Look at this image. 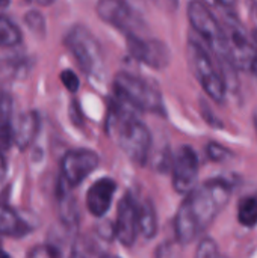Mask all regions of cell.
Instances as JSON below:
<instances>
[{
  "label": "cell",
  "mask_w": 257,
  "mask_h": 258,
  "mask_svg": "<svg viewBox=\"0 0 257 258\" xmlns=\"http://www.w3.org/2000/svg\"><path fill=\"white\" fill-rule=\"evenodd\" d=\"M238 219L239 224L248 228L257 225V197H248L241 200L238 206Z\"/></svg>",
  "instance_id": "obj_18"
},
{
  "label": "cell",
  "mask_w": 257,
  "mask_h": 258,
  "mask_svg": "<svg viewBox=\"0 0 257 258\" xmlns=\"http://www.w3.org/2000/svg\"><path fill=\"white\" fill-rule=\"evenodd\" d=\"M230 197L232 186L223 178H214L203 183L200 187H195L186 195V200L176 213V239L182 245L194 242L211 227L229 204Z\"/></svg>",
  "instance_id": "obj_1"
},
{
  "label": "cell",
  "mask_w": 257,
  "mask_h": 258,
  "mask_svg": "<svg viewBox=\"0 0 257 258\" xmlns=\"http://www.w3.org/2000/svg\"><path fill=\"white\" fill-rule=\"evenodd\" d=\"M0 258H11V257H9L5 251H2V249H0Z\"/></svg>",
  "instance_id": "obj_34"
},
{
  "label": "cell",
  "mask_w": 257,
  "mask_h": 258,
  "mask_svg": "<svg viewBox=\"0 0 257 258\" xmlns=\"http://www.w3.org/2000/svg\"><path fill=\"white\" fill-rule=\"evenodd\" d=\"M111 119L120 148L135 165H144L151 148V135L147 125L133 113V107L120 98L112 106Z\"/></svg>",
  "instance_id": "obj_2"
},
{
  "label": "cell",
  "mask_w": 257,
  "mask_h": 258,
  "mask_svg": "<svg viewBox=\"0 0 257 258\" xmlns=\"http://www.w3.org/2000/svg\"><path fill=\"white\" fill-rule=\"evenodd\" d=\"M65 45L76 57L82 71L94 80L105 76V60L98 41L85 26H74L65 36Z\"/></svg>",
  "instance_id": "obj_5"
},
{
  "label": "cell",
  "mask_w": 257,
  "mask_h": 258,
  "mask_svg": "<svg viewBox=\"0 0 257 258\" xmlns=\"http://www.w3.org/2000/svg\"><path fill=\"white\" fill-rule=\"evenodd\" d=\"M38 130H39V118L36 112L29 110V112L21 113L15 125L12 127L15 145L21 150H26L36 138Z\"/></svg>",
  "instance_id": "obj_14"
},
{
  "label": "cell",
  "mask_w": 257,
  "mask_h": 258,
  "mask_svg": "<svg viewBox=\"0 0 257 258\" xmlns=\"http://www.w3.org/2000/svg\"><path fill=\"white\" fill-rule=\"evenodd\" d=\"M129 53L141 63L153 68L164 70L170 65L171 53L165 42L153 38H144L139 35L126 36Z\"/></svg>",
  "instance_id": "obj_9"
},
{
  "label": "cell",
  "mask_w": 257,
  "mask_h": 258,
  "mask_svg": "<svg viewBox=\"0 0 257 258\" xmlns=\"http://www.w3.org/2000/svg\"><path fill=\"white\" fill-rule=\"evenodd\" d=\"M254 127H256V132H257V109L254 110Z\"/></svg>",
  "instance_id": "obj_35"
},
{
  "label": "cell",
  "mask_w": 257,
  "mask_h": 258,
  "mask_svg": "<svg viewBox=\"0 0 257 258\" xmlns=\"http://www.w3.org/2000/svg\"><path fill=\"white\" fill-rule=\"evenodd\" d=\"M100 165V157L91 150H71L61 163L62 178L71 187L79 186Z\"/></svg>",
  "instance_id": "obj_11"
},
{
  "label": "cell",
  "mask_w": 257,
  "mask_h": 258,
  "mask_svg": "<svg viewBox=\"0 0 257 258\" xmlns=\"http://www.w3.org/2000/svg\"><path fill=\"white\" fill-rule=\"evenodd\" d=\"M97 15L126 36L139 35L142 21L126 0H98Z\"/></svg>",
  "instance_id": "obj_8"
},
{
  "label": "cell",
  "mask_w": 257,
  "mask_h": 258,
  "mask_svg": "<svg viewBox=\"0 0 257 258\" xmlns=\"http://www.w3.org/2000/svg\"><path fill=\"white\" fill-rule=\"evenodd\" d=\"M220 252H218V246L215 243V240L206 237L200 242L197 252H195V258H220Z\"/></svg>",
  "instance_id": "obj_24"
},
{
  "label": "cell",
  "mask_w": 257,
  "mask_h": 258,
  "mask_svg": "<svg viewBox=\"0 0 257 258\" xmlns=\"http://www.w3.org/2000/svg\"><path fill=\"white\" fill-rule=\"evenodd\" d=\"M221 24L226 35L229 62L239 70H251L256 54L253 35L247 33L244 24L236 17H226Z\"/></svg>",
  "instance_id": "obj_7"
},
{
  "label": "cell",
  "mask_w": 257,
  "mask_h": 258,
  "mask_svg": "<svg viewBox=\"0 0 257 258\" xmlns=\"http://www.w3.org/2000/svg\"><path fill=\"white\" fill-rule=\"evenodd\" d=\"M14 142V132L9 119L0 118V151L5 153L9 150L11 144Z\"/></svg>",
  "instance_id": "obj_25"
},
{
  "label": "cell",
  "mask_w": 257,
  "mask_h": 258,
  "mask_svg": "<svg viewBox=\"0 0 257 258\" xmlns=\"http://www.w3.org/2000/svg\"><path fill=\"white\" fill-rule=\"evenodd\" d=\"M6 174V162H5V157H3V153L0 151V181L3 180Z\"/></svg>",
  "instance_id": "obj_30"
},
{
  "label": "cell",
  "mask_w": 257,
  "mask_h": 258,
  "mask_svg": "<svg viewBox=\"0 0 257 258\" xmlns=\"http://www.w3.org/2000/svg\"><path fill=\"white\" fill-rule=\"evenodd\" d=\"M0 68L6 76H11L14 79H23L27 74V62L26 59H21V57L5 59Z\"/></svg>",
  "instance_id": "obj_20"
},
{
  "label": "cell",
  "mask_w": 257,
  "mask_h": 258,
  "mask_svg": "<svg viewBox=\"0 0 257 258\" xmlns=\"http://www.w3.org/2000/svg\"><path fill=\"white\" fill-rule=\"evenodd\" d=\"M29 2H33L36 5H41V6H47V5H52L53 0H29Z\"/></svg>",
  "instance_id": "obj_32"
},
{
  "label": "cell",
  "mask_w": 257,
  "mask_h": 258,
  "mask_svg": "<svg viewBox=\"0 0 257 258\" xmlns=\"http://www.w3.org/2000/svg\"><path fill=\"white\" fill-rule=\"evenodd\" d=\"M206 153H208V157L214 162H223L230 156V151L218 144H209L206 148Z\"/></svg>",
  "instance_id": "obj_27"
},
{
  "label": "cell",
  "mask_w": 257,
  "mask_h": 258,
  "mask_svg": "<svg viewBox=\"0 0 257 258\" xmlns=\"http://www.w3.org/2000/svg\"><path fill=\"white\" fill-rule=\"evenodd\" d=\"M139 233V206L130 194H126L117 212V224H115V236L117 239L127 248H130Z\"/></svg>",
  "instance_id": "obj_12"
},
{
  "label": "cell",
  "mask_w": 257,
  "mask_h": 258,
  "mask_svg": "<svg viewBox=\"0 0 257 258\" xmlns=\"http://www.w3.org/2000/svg\"><path fill=\"white\" fill-rule=\"evenodd\" d=\"M115 97L127 103L135 110L161 113L164 112V100L161 91L147 79L130 74L118 73L114 79Z\"/></svg>",
  "instance_id": "obj_3"
},
{
  "label": "cell",
  "mask_w": 257,
  "mask_h": 258,
  "mask_svg": "<svg viewBox=\"0 0 257 258\" xmlns=\"http://www.w3.org/2000/svg\"><path fill=\"white\" fill-rule=\"evenodd\" d=\"M32 228L29 222H26L8 204L0 203V234L11 237H23Z\"/></svg>",
  "instance_id": "obj_15"
},
{
  "label": "cell",
  "mask_w": 257,
  "mask_h": 258,
  "mask_svg": "<svg viewBox=\"0 0 257 258\" xmlns=\"http://www.w3.org/2000/svg\"><path fill=\"white\" fill-rule=\"evenodd\" d=\"M173 186L177 194L188 195L197 186L198 178V157L197 153L183 145L173 157Z\"/></svg>",
  "instance_id": "obj_10"
},
{
  "label": "cell",
  "mask_w": 257,
  "mask_h": 258,
  "mask_svg": "<svg viewBox=\"0 0 257 258\" xmlns=\"http://www.w3.org/2000/svg\"><path fill=\"white\" fill-rule=\"evenodd\" d=\"M253 39H254V45H256V54H254V59H253L251 71L254 73V76L257 77V30H254V32H253Z\"/></svg>",
  "instance_id": "obj_29"
},
{
  "label": "cell",
  "mask_w": 257,
  "mask_h": 258,
  "mask_svg": "<svg viewBox=\"0 0 257 258\" xmlns=\"http://www.w3.org/2000/svg\"><path fill=\"white\" fill-rule=\"evenodd\" d=\"M61 82L64 83V86L70 91V92H76L79 89L80 80L77 77V74L71 70H64L61 73Z\"/></svg>",
  "instance_id": "obj_28"
},
{
  "label": "cell",
  "mask_w": 257,
  "mask_h": 258,
  "mask_svg": "<svg viewBox=\"0 0 257 258\" xmlns=\"http://www.w3.org/2000/svg\"><path fill=\"white\" fill-rule=\"evenodd\" d=\"M186 56L189 68L201 85L203 91L217 103H223L226 100L227 86L224 76L212 59V54L197 41H189L186 47Z\"/></svg>",
  "instance_id": "obj_4"
},
{
  "label": "cell",
  "mask_w": 257,
  "mask_h": 258,
  "mask_svg": "<svg viewBox=\"0 0 257 258\" xmlns=\"http://www.w3.org/2000/svg\"><path fill=\"white\" fill-rule=\"evenodd\" d=\"M220 258H224V257H220Z\"/></svg>",
  "instance_id": "obj_36"
},
{
  "label": "cell",
  "mask_w": 257,
  "mask_h": 258,
  "mask_svg": "<svg viewBox=\"0 0 257 258\" xmlns=\"http://www.w3.org/2000/svg\"><path fill=\"white\" fill-rule=\"evenodd\" d=\"M68 258H108L105 249L92 236L80 234L76 236L71 245Z\"/></svg>",
  "instance_id": "obj_16"
},
{
  "label": "cell",
  "mask_w": 257,
  "mask_h": 258,
  "mask_svg": "<svg viewBox=\"0 0 257 258\" xmlns=\"http://www.w3.org/2000/svg\"><path fill=\"white\" fill-rule=\"evenodd\" d=\"M115 190H117V183L112 178L105 177L97 180L86 194V207L89 213L95 218L105 216L112 204Z\"/></svg>",
  "instance_id": "obj_13"
},
{
  "label": "cell",
  "mask_w": 257,
  "mask_h": 258,
  "mask_svg": "<svg viewBox=\"0 0 257 258\" xmlns=\"http://www.w3.org/2000/svg\"><path fill=\"white\" fill-rule=\"evenodd\" d=\"M12 112V98L5 85L0 82V118L9 119Z\"/></svg>",
  "instance_id": "obj_26"
},
{
  "label": "cell",
  "mask_w": 257,
  "mask_h": 258,
  "mask_svg": "<svg viewBox=\"0 0 257 258\" xmlns=\"http://www.w3.org/2000/svg\"><path fill=\"white\" fill-rule=\"evenodd\" d=\"M27 258H62V248L55 243L39 245L29 252Z\"/></svg>",
  "instance_id": "obj_22"
},
{
  "label": "cell",
  "mask_w": 257,
  "mask_h": 258,
  "mask_svg": "<svg viewBox=\"0 0 257 258\" xmlns=\"http://www.w3.org/2000/svg\"><path fill=\"white\" fill-rule=\"evenodd\" d=\"M21 41V33L18 27L6 17L0 15V47L9 48L15 47Z\"/></svg>",
  "instance_id": "obj_19"
},
{
  "label": "cell",
  "mask_w": 257,
  "mask_h": 258,
  "mask_svg": "<svg viewBox=\"0 0 257 258\" xmlns=\"http://www.w3.org/2000/svg\"><path fill=\"white\" fill-rule=\"evenodd\" d=\"M188 20L192 29L208 42V45L220 57V60L229 62L223 24L208 8V5L200 0H191L188 5Z\"/></svg>",
  "instance_id": "obj_6"
},
{
  "label": "cell",
  "mask_w": 257,
  "mask_h": 258,
  "mask_svg": "<svg viewBox=\"0 0 257 258\" xmlns=\"http://www.w3.org/2000/svg\"><path fill=\"white\" fill-rule=\"evenodd\" d=\"M182 243L176 240H167L164 242L158 251H156V258H182Z\"/></svg>",
  "instance_id": "obj_21"
},
{
  "label": "cell",
  "mask_w": 257,
  "mask_h": 258,
  "mask_svg": "<svg viewBox=\"0 0 257 258\" xmlns=\"http://www.w3.org/2000/svg\"><path fill=\"white\" fill-rule=\"evenodd\" d=\"M9 5V0H0V8H6Z\"/></svg>",
  "instance_id": "obj_33"
},
{
  "label": "cell",
  "mask_w": 257,
  "mask_h": 258,
  "mask_svg": "<svg viewBox=\"0 0 257 258\" xmlns=\"http://www.w3.org/2000/svg\"><path fill=\"white\" fill-rule=\"evenodd\" d=\"M24 20H26L27 27L33 33H36V35H44L45 33V21H44V17L38 11L27 12L26 17H24Z\"/></svg>",
  "instance_id": "obj_23"
},
{
  "label": "cell",
  "mask_w": 257,
  "mask_h": 258,
  "mask_svg": "<svg viewBox=\"0 0 257 258\" xmlns=\"http://www.w3.org/2000/svg\"><path fill=\"white\" fill-rule=\"evenodd\" d=\"M221 6H224V8H232L235 3H236V0H217Z\"/></svg>",
  "instance_id": "obj_31"
},
{
  "label": "cell",
  "mask_w": 257,
  "mask_h": 258,
  "mask_svg": "<svg viewBox=\"0 0 257 258\" xmlns=\"http://www.w3.org/2000/svg\"><path fill=\"white\" fill-rule=\"evenodd\" d=\"M139 233L145 239H153L158 233V213L150 200L139 206Z\"/></svg>",
  "instance_id": "obj_17"
}]
</instances>
